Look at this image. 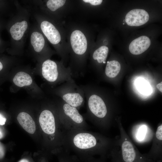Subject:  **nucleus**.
<instances>
[{
    "mask_svg": "<svg viewBox=\"0 0 162 162\" xmlns=\"http://www.w3.org/2000/svg\"><path fill=\"white\" fill-rule=\"evenodd\" d=\"M57 93L63 101L77 109L84 104V92L73 79L64 82L58 88Z\"/></svg>",
    "mask_w": 162,
    "mask_h": 162,
    "instance_id": "nucleus-1",
    "label": "nucleus"
},
{
    "mask_svg": "<svg viewBox=\"0 0 162 162\" xmlns=\"http://www.w3.org/2000/svg\"><path fill=\"white\" fill-rule=\"evenodd\" d=\"M42 74L44 78L50 82H64L73 79L70 69L59 68L55 62L50 59L43 63Z\"/></svg>",
    "mask_w": 162,
    "mask_h": 162,
    "instance_id": "nucleus-2",
    "label": "nucleus"
},
{
    "mask_svg": "<svg viewBox=\"0 0 162 162\" xmlns=\"http://www.w3.org/2000/svg\"><path fill=\"white\" fill-rule=\"evenodd\" d=\"M74 146L82 151L81 156L86 160L89 158V150L95 148L99 144L98 139L93 135L88 133L82 132L76 134L73 140Z\"/></svg>",
    "mask_w": 162,
    "mask_h": 162,
    "instance_id": "nucleus-3",
    "label": "nucleus"
},
{
    "mask_svg": "<svg viewBox=\"0 0 162 162\" xmlns=\"http://www.w3.org/2000/svg\"><path fill=\"white\" fill-rule=\"evenodd\" d=\"M60 108L61 116L64 121H70L77 124L83 123V117L76 108L65 103L62 100Z\"/></svg>",
    "mask_w": 162,
    "mask_h": 162,
    "instance_id": "nucleus-4",
    "label": "nucleus"
},
{
    "mask_svg": "<svg viewBox=\"0 0 162 162\" xmlns=\"http://www.w3.org/2000/svg\"><path fill=\"white\" fill-rule=\"evenodd\" d=\"M149 19V14L146 11L142 9H135L126 14L125 20L128 26H137L145 24Z\"/></svg>",
    "mask_w": 162,
    "mask_h": 162,
    "instance_id": "nucleus-5",
    "label": "nucleus"
},
{
    "mask_svg": "<svg viewBox=\"0 0 162 162\" xmlns=\"http://www.w3.org/2000/svg\"><path fill=\"white\" fill-rule=\"evenodd\" d=\"M70 43L74 52L79 55H83L86 52L87 42L86 37L83 33L76 30L72 33L70 36Z\"/></svg>",
    "mask_w": 162,
    "mask_h": 162,
    "instance_id": "nucleus-6",
    "label": "nucleus"
},
{
    "mask_svg": "<svg viewBox=\"0 0 162 162\" xmlns=\"http://www.w3.org/2000/svg\"><path fill=\"white\" fill-rule=\"evenodd\" d=\"M39 122L43 131L48 134H52L55 132V118L52 112L48 110H44L40 113Z\"/></svg>",
    "mask_w": 162,
    "mask_h": 162,
    "instance_id": "nucleus-7",
    "label": "nucleus"
},
{
    "mask_svg": "<svg viewBox=\"0 0 162 162\" xmlns=\"http://www.w3.org/2000/svg\"><path fill=\"white\" fill-rule=\"evenodd\" d=\"M43 32L48 40L52 44H58L61 40V36L59 32L51 23L44 21L40 25Z\"/></svg>",
    "mask_w": 162,
    "mask_h": 162,
    "instance_id": "nucleus-8",
    "label": "nucleus"
},
{
    "mask_svg": "<svg viewBox=\"0 0 162 162\" xmlns=\"http://www.w3.org/2000/svg\"><path fill=\"white\" fill-rule=\"evenodd\" d=\"M151 44L148 37L142 36L133 40L130 44L129 49L130 52L135 55L140 54L147 50Z\"/></svg>",
    "mask_w": 162,
    "mask_h": 162,
    "instance_id": "nucleus-9",
    "label": "nucleus"
},
{
    "mask_svg": "<svg viewBox=\"0 0 162 162\" xmlns=\"http://www.w3.org/2000/svg\"><path fill=\"white\" fill-rule=\"evenodd\" d=\"M28 26L27 22L24 20L17 22L12 24L9 29L12 39L16 41L20 40L24 35Z\"/></svg>",
    "mask_w": 162,
    "mask_h": 162,
    "instance_id": "nucleus-10",
    "label": "nucleus"
},
{
    "mask_svg": "<svg viewBox=\"0 0 162 162\" xmlns=\"http://www.w3.org/2000/svg\"><path fill=\"white\" fill-rule=\"evenodd\" d=\"M17 120L21 126L27 132L32 134L35 132V124L29 114L24 112H21L17 116Z\"/></svg>",
    "mask_w": 162,
    "mask_h": 162,
    "instance_id": "nucleus-11",
    "label": "nucleus"
},
{
    "mask_svg": "<svg viewBox=\"0 0 162 162\" xmlns=\"http://www.w3.org/2000/svg\"><path fill=\"white\" fill-rule=\"evenodd\" d=\"M30 42L34 50L40 52L45 45V40L43 35L40 32L35 31L32 33L30 36Z\"/></svg>",
    "mask_w": 162,
    "mask_h": 162,
    "instance_id": "nucleus-12",
    "label": "nucleus"
},
{
    "mask_svg": "<svg viewBox=\"0 0 162 162\" xmlns=\"http://www.w3.org/2000/svg\"><path fill=\"white\" fill-rule=\"evenodd\" d=\"M13 82L16 85L21 87L30 85L32 83V80L28 74L20 71L17 73L15 76Z\"/></svg>",
    "mask_w": 162,
    "mask_h": 162,
    "instance_id": "nucleus-13",
    "label": "nucleus"
},
{
    "mask_svg": "<svg viewBox=\"0 0 162 162\" xmlns=\"http://www.w3.org/2000/svg\"><path fill=\"white\" fill-rule=\"evenodd\" d=\"M121 69L120 63L116 60L107 61L105 69V74L107 77L113 78L116 76Z\"/></svg>",
    "mask_w": 162,
    "mask_h": 162,
    "instance_id": "nucleus-14",
    "label": "nucleus"
},
{
    "mask_svg": "<svg viewBox=\"0 0 162 162\" xmlns=\"http://www.w3.org/2000/svg\"><path fill=\"white\" fill-rule=\"evenodd\" d=\"M108 52L109 49L107 46H101L94 52L92 55L93 58L94 60H97L99 63L101 64L105 62Z\"/></svg>",
    "mask_w": 162,
    "mask_h": 162,
    "instance_id": "nucleus-15",
    "label": "nucleus"
},
{
    "mask_svg": "<svg viewBox=\"0 0 162 162\" xmlns=\"http://www.w3.org/2000/svg\"><path fill=\"white\" fill-rule=\"evenodd\" d=\"M162 124L158 127L153 141L151 151L154 152L161 150L162 149Z\"/></svg>",
    "mask_w": 162,
    "mask_h": 162,
    "instance_id": "nucleus-16",
    "label": "nucleus"
},
{
    "mask_svg": "<svg viewBox=\"0 0 162 162\" xmlns=\"http://www.w3.org/2000/svg\"><path fill=\"white\" fill-rule=\"evenodd\" d=\"M65 2L64 0H49L47 2L46 5L51 10L53 11L62 6Z\"/></svg>",
    "mask_w": 162,
    "mask_h": 162,
    "instance_id": "nucleus-17",
    "label": "nucleus"
},
{
    "mask_svg": "<svg viewBox=\"0 0 162 162\" xmlns=\"http://www.w3.org/2000/svg\"><path fill=\"white\" fill-rule=\"evenodd\" d=\"M147 130L146 125H141L138 128L136 134V137L137 140L140 141H143L145 139Z\"/></svg>",
    "mask_w": 162,
    "mask_h": 162,
    "instance_id": "nucleus-18",
    "label": "nucleus"
},
{
    "mask_svg": "<svg viewBox=\"0 0 162 162\" xmlns=\"http://www.w3.org/2000/svg\"><path fill=\"white\" fill-rule=\"evenodd\" d=\"M76 159L66 155H64L60 158V162H76Z\"/></svg>",
    "mask_w": 162,
    "mask_h": 162,
    "instance_id": "nucleus-19",
    "label": "nucleus"
},
{
    "mask_svg": "<svg viewBox=\"0 0 162 162\" xmlns=\"http://www.w3.org/2000/svg\"><path fill=\"white\" fill-rule=\"evenodd\" d=\"M83 1L85 2L89 3L94 5H100L103 1L102 0H83Z\"/></svg>",
    "mask_w": 162,
    "mask_h": 162,
    "instance_id": "nucleus-20",
    "label": "nucleus"
},
{
    "mask_svg": "<svg viewBox=\"0 0 162 162\" xmlns=\"http://www.w3.org/2000/svg\"><path fill=\"white\" fill-rule=\"evenodd\" d=\"M4 1H0V14H3L5 11L6 4Z\"/></svg>",
    "mask_w": 162,
    "mask_h": 162,
    "instance_id": "nucleus-21",
    "label": "nucleus"
},
{
    "mask_svg": "<svg viewBox=\"0 0 162 162\" xmlns=\"http://www.w3.org/2000/svg\"><path fill=\"white\" fill-rule=\"evenodd\" d=\"M5 154L4 149L3 146L0 143V160L3 159Z\"/></svg>",
    "mask_w": 162,
    "mask_h": 162,
    "instance_id": "nucleus-22",
    "label": "nucleus"
},
{
    "mask_svg": "<svg viewBox=\"0 0 162 162\" xmlns=\"http://www.w3.org/2000/svg\"><path fill=\"white\" fill-rule=\"evenodd\" d=\"M6 121V118L2 114L0 113V125H4Z\"/></svg>",
    "mask_w": 162,
    "mask_h": 162,
    "instance_id": "nucleus-23",
    "label": "nucleus"
},
{
    "mask_svg": "<svg viewBox=\"0 0 162 162\" xmlns=\"http://www.w3.org/2000/svg\"><path fill=\"white\" fill-rule=\"evenodd\" d=\"M5 25L4 22L0 18V32L4 29Z\"/></svg>",
    "mask_w": 162,
    "mask_h": 162,
    "instance_id": "nucleus-24",
    "label": "nucleus"
},
{
    "mask_svg": "<svg viewBox=\"0 0 162 162\" xmlns=\"http://www.w3.org/2000/svg\"><path fill=\"white\" fill-rule=\"evenodd\" d=\"M162 82L158 83L156 85L157 88L161 92H162Z\"/></svg>",
    "mask_w": 162,
    "mask_h": 162,
    "instance_id": "nucleus-25",
    "label": "nucleus"
},
{
    "mask_svg": "<svg viewBox=\"0 0 162 162\" xmlns=\"http://www.w3.org/2000/svg\"><path fill=\"white\" fill-rule=\"evenodd\" d=\"M5 43L2 41L0 37V49L4 48L5 47Z\"/></svg>",
    "mask_w": 162,
    "mask_h": 162,
    "instance_id": "nucleus-26",
    "label": "nucleus"
},
{
    "mask_svg": "<svg viewBox=\"0 0 162 162\" xmlns=\"http://www.w3.org/2000/svg\"><path fill=\"white\" fill-rule=\"evenodd\" d=\"M4 135L3 131L0 127V139L4 137Z\"/></svg>",
    "mask_w": 162,
    "mask_h": 162,
    "instance_id": "nucleus-27",
    "label": "nucleus"
},
{
    "mask_svg": "<svg viewBox=\"0 0 162 162\" xmlns=\"http://www.w3.org/2000/svg\"><path fill=\"white\" fill-rule=\"evenodd\" d=\"M18 162H30L28 159L24 158L21 159Z\"/></svg>",
    "mask_w": 162,
    "mask_h": 162,
    "instance_id": "nucleus-28",
    "label": "nucleus"
},
{
    "mask_svg": "<svg viewBox=\"0 0 162 162\" xmlns=\"http://www.w3.org/2000/svg\"><path fill=\"white\" fill-rule=\"evenodd\" d=\"M85 160V162H95L94 160H92L90 158Z\"/></svg>",
    "mask_w": 162,
    "mask_h": 162,
    "instance_id": "nucleus-29",
    "label": "nucleus"
},
{
    "mask_svg": "<svg viewBox=\"0 0 162 162\" xmlns=\"http://www.w3.org/2000/svg\"><path fill=\"white\" fill-rule=\"evenodd\" d=\"M3 68V65L2 63L0 61V71Z\"/></svg>",
    "mask_w": 162,
    "mask_h": 162,
    "instance_id": "nucleus-30",
    "label": "nucleus"
},
{
    "mask_svg": "<svg viewBox=\"0 0 162 162\" xmlns=\"http://www.w3.org/2000/svg\"><path fill=\"white\" fill-rule=\"evenodd\" d=\"M103 63L104 64H105L106 63V62H103Z\"/></svg>",
    "mask_w": 162,
    "mask_h": 162,
    "instance_id": "nucleus-31",
    "label": "nucleus"
},
{
    "mask_svg": "<svg viewBox=\"0 0 162 162\" xmlns=\"http://www.w3.org/2000/svg\"><path fill=\"white\" fill-rule=\"evenodd\" d=\"M123 22H125V20H124Z\"/></svg>",
    "mask_w": 162,
    "mask_h": 162,
    "instance_id": "nucleus-32",
    "label": "nucleus"
},
{
    "mask_svg": "<svg viewBox=\"0 0 162 162\" xmlns=\"http://www.w3.org/2000/svg\"><path fill=\"white\" fill-rule=\"evenodd\" d=\"M124 24H125V23H123V25H124Z\"/></svg>",
    "mask_w": 162,
    "mask_h": 162,
    "instance_id": "nucleus-33",
    "label": "nucleus"
}]
</instances>
